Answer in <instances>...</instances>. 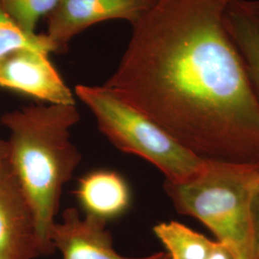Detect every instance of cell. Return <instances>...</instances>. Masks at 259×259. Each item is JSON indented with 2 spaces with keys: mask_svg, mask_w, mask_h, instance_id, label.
Segmentation results:
<instances>
[{
  "mask_svg": "<svg viewBox=\"0 0 259 259\" xmlns=\"http://www.w3.org/2000/svg\"><path fill=\"white\" fill-rule=\"evenodd\" d=\"M258 181L259 163L205 158L199 174L182 183L165 180L164 190L178 212L203 223L236 258L257 259L250 200Z\"/></svg>",
  "mask_w": 259,
  "mask_h": 259,
  "instance_id": "obj_3",
  "label": "cell"
},
{
  "mask_svg": "<svg viewBox=\"0 0 259 259\" xmlns=\"http://www.w3.org/2000/svg\"><path fill=\"white\" fill-rule=\"evenodd\" d=\"M233 0H155L103 85L199 157L259 163V101L226 24Z\"/></svg>",
  "mask_w": 259,
  "mask_h": 259,
  "instance_id": "obj_1",
  "label": "cell"
},
{
  "mask_svg": "<svg viewBox=\"0 0 259 259\" xmlns=\"http://www.w3.org/2000/svg\"><path fill=\"white\" fill-rule=\"evenodd\" d=\"M80 120L76 105H31L7 112L1 123L9 130L8 160L34 213L47 255L63 186L80 164L81 154L70 140Z\"/></svg>",
  "mask_w": 259,
  "mask_h": 259,
  "instance_id": "obj_2",
  "label": "cell"
},
{
  "mask_svg": "<svg viewBox=\"0 0 259 259\" xmlns=\"http://www.w3.org/2000/svg\"><path fill=\"white\" fill-rule=\"evenodd\" d=\"M21 47H32L56 53L55 47L45 34H26L0 5V61L10 52Z\"/></svg>",
  "mask_w": 259,
  "mask_h": 259,
  "instance_id": "obj_12",
  "label": "cell"
},
{
  "mask_svg": "<svg viewBox=\"0 0 259 259\" xmlns=\"http://www.w3.org/2000/svg\"><path fill=\"white\" fill-rule=\"evenodd\" d=\"M250 219L254 252L259 259V181L250 196Z\"/></svg>",
  "mask_w": 259,
  "mask_h": 259,
  "instance_id": "obj_14",
  "label": "cell"
},
{
  "mask_svg": "<svg viewBox=\"0 0 259 259\" xmlns=\"http://www.w3.org/2000/svg\"><path fill=\"white\" fill-rule=\"evenodd\" d=\"M47 255L31 205L8 160L0 161V259Z\"/></svg>",
  "mask_w": 259,
  "mask_h": 259,
  "instance_id": "obj_5",
  "label": "cell"
},
{
  "mask_svg": "<svg viewBox=\"0 0 259 259\" xmlns=\"http://www.w3.org/2000/svg\"><path fill=\"white\" fill-rule=\"evenodd\" d=\"M153 0H60L47 17L46 37L56 53H65L70 40L100 22L111 19L138 22Z\"/></svg>",
  "mask_w": 259,
  "mask_h": 259,
  "instance_id": "obj_6",
  "label": "cell"
},
{
  "mask_svg": "<svg viewBox=\"0 0 259 259\" xmlns=\"http://www.w3.org/2000/svg\"><path fill=\"white\" fill-rule=\"evenodd\" d=\"M48 51L21 47L0 61V87L52 105H75L71 90L52 64Z\"/></svg>",
  "mask_w": 259,
  "mask_h": 259,
  "instance_id": "obj_7",
  "label": "cell"
},
{
  "mask_svg": "<svg viewBox=\"0 0 259 259\" xmlns=\"http://www.w3.org/2000/svg\"><path fill=\"white\" fill-rule=\"evenodd\" d=\"M76 193L88 212L106 220L120 215L129 205L128 185L111 171H96L83 177Z\"/></svg>",
  "mask_w": 259,
  "mask_h": 259,
  "instance_id": "obj_9",
  "label": "cell"
},
{
  "mask_svg": "<svg viewBox=\"0 0 259 259\" xmlns=\"http://www.w3.org/2000/svg\"><path fill=\"white\" fill-rule=\"evenodd\" d=\"M51 240L64 259H171L168 252L142 258L122 256L113 249L107 220L89 212L82 216L75 207L63 212L62 222L53 227Z\"/></svg>",
  "mask_w": 259,
  "mask_h": 259,
  "instance_id": "obj_8",
  "label": "cell"
},
{
  "mask_svg": "<svg viewBox=\"0 0 259 259\" xmlns=\"http://www.w3.org/2000/svg\"><path fill=\"white\" fill-rule=\"evenodd\" d=\"M208 259H237L235 254L228 246L221 242H216V246Z\"/></svg>",
  "mask_w": 259,
  "mask_h": 259,
  "instance_id": "obj_15",
  "label": "cell"
},
{
  "mask_svg": "<svg viewBox=\"0 0 259 259\" xmlns=\"http://www.w3.org/2000/svg\"><path fill=\"white\" fill-rule=\"evenodd\" d=\"M154 232L171 259H208L216 246V242L176 221L160 223Z\"/></svg>",
  "mask_w": 259,
  "mask_h": 259,
  "instance_id": "obj_11",
  "label": "cell"
},
{
  "mask_svg": "<svg viewBox=\"0 0 259 259\" xmlns=\"http://www.w3.org/2000/svg\"><path fill=\"white\" fill-rule=\"evenodd\" d=\"M75 93L116 148L146 159L163 173L166 181H188L204 168L205 158L185 148L165 130L104 85L78 84Z\"/></svg>",
  "mask_w": 259,
  "mask_h": 259,
  "instance_id": "obj_4",
  "label": "cell"
},
{
  "mask_svg": "<svg viewBox=\"0 0 259 259\" xmlns=\"http://www.w3.org/2000/svg\"><path fill=\"white\" fill-rule=\"evenodd\" d=\"M9 154V145L8 141L0 138V161L6 159Z\"/></svg>",
  "mask_w": 259,
  "mask_h": 259,
  "instance_id": "obj_17",
  "label": "cell"
},
{
  "mask_svg": "<svg viewBox=\"0 0 259 259\" xmlns=\"http://www.w3.org/2000/svg\"><path fill=\"white\" fill-rule=\"evenodd\" d=\"M225 24L259 101V20L241 9L233 0L225 13Z\"/></svg>",
  "mask_w": 259,
  "mask_h": 259,
  "instance_id": "obj_10",
  "label": "cell"
},
{
  "mask_svg": "<svg viewBox=\"0 0 259 259\" xmlns=\"http://www.w3.org/2000/svg\"><path fill=\"white\" fill-rule=\"evenodd\" d=\"M60 0H0V5L19 27L36 35L37 23L55 9Z\"/></svg>",
  "mask_w": 259,
  "mask_h": 259,
  "instance_id": "obj_13",
  "label": "cell"
},
{
  "mask_svg": "<svg viewBox=\"0 0 259 259\" xmlns=\"http://www.w3.org/2000/svg\"><path fill=\"white\" fill-rule=\"evenodd\" d=\"M153 1H155V0H153Z\"/></svg>",
  "mask_w": 259,
  "mask_h": 259,
  "instance_id": "obj_18",
  "label": "cell"
},
{
  "mask_svg": "<svg viewBox=\"0 0 259 259\" xmlns=\"http://www.w3.org/2000/svg\"><path fill=\"white\" fill-rule=\"evenodd\" d=\"M235 3L241 9L259 20V0H235Z\"/></svg>",
  "mask_w": 259,
  "mask_h": 259,
  "instance_id": "obj_16",
  "label": "cell"
}]
</instances>
